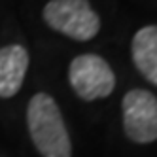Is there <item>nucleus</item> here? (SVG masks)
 <instances>
[{"mask_svg": "<svg viewBox=\"0 0 157 157\" xmlns=\"http://www.w3.org/2000/svg\"><path fill=\"white\" fill-rule=\"evenodd\" d=\"M30 140L42 157H72V142L66 132L59 104L48 93H36L27 106Z\"/></svg>", "mask_w": 157, "mask_h": 157, "instance_id": "1", "label": "nucleus"}, {"mask_svg": "<svg viewBox=\"0 0 157 157\" xmlns=\"http://www.w3.org/2000/svg\"><path fill=\"white\" fill-rule=\"evenodd\" d=\"M42 15L49 29L76 42L93 40L100 30V19L89 0H49Z\"/></svg>", "mask_w": 157, "mask_h": 157, "instance_id": "2", "label": "nucleus"}, {"mask_svg": "<svg viewBox=\"0 0 157 157\" xmlns=\"http://www.w3.org/2000/svg\"><path fill=\"white\" fill-rule=\"evenodd\" d=\"M123 131L136 144L157 140V97L146 89H131L123 97Z\"/></svg>", "mask_w": 157, "mask_h": 157, "instance_id": "4", "label": "nucleus"}, {"mask_svg": "<svg viewBox=\"0 0 157 157\" xmlns=\"http://www.w3.org/2000/svg\"><path fill=\"white\" fill-rule=\"evenodd\" d=\"M68 82L82 100L93 102L112 95L116 87V76L102 57L95 53H83L72 59L68 66Z\"/></svg>", "mask_w": 157, "mask_h": 157, "instance_id": "3", "label": "nucleus"}, {"mask_svg": "<svg viewBox=\"0 0 157 157\" xmlns=\"http://www.w3.org/2000/svg\"><path fill=\"white\" fill-rule=\"evenodd\" d=\"M29 61V51L19 44L0 48V98H12L21 89Z\"/></svg>", "mask_w": 157, "mask_h": 157, "instance_id": "5", "label": "nucleus"}, {"mask_svg": "<svg viewBox=\"0 0 157 157\" xmlns=\"http://www.w3.org/2000/svg\"><path fill=\"white\" fill-rule=\"evenodd\" d=\"M132 63L150 83L157 85V25L142 27L131 42Z\"/></svg>", "mask_w": 157, "mask_h": 157, "instance_id": "6", "label": "nucleus"}]
</instances>
